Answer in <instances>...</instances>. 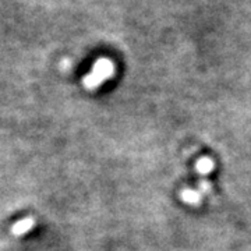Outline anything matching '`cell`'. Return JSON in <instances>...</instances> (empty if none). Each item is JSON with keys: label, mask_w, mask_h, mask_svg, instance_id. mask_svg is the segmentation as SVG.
<instances>
[{"label": "cell", "mask_w": 251, "mask_h": 251, "mask_svg": "<svg viewBox=\"0 0 251 251\" xmlns=\"http://www.w3.org/2000/svg\"><path fill=\"white\" fill-rule=\"evenodd\" d=\"M113 74H115V66H113L112 60L102 57V59L97 60L95 64L92 66L91 72L84 77L82 84L87 90L94 91L99 88L105 81L112 78Z\"/></svg>", "instance_id": "6da1fadb"}, {"label": "cell", "mask_w": 251, "mask_h": 251, "mask_svg": "<svg viewBox=\"0 0 251 251\" xmlns=\"http://www.w3.org/2000/svg\"><path fill=\"white\" fill-rule=\"evenodd\" d=\"M34 226H35V221L32 218H24L11 226V233L14 236H23V234L31 232L34 229Z\"/></svg>", "instance_id": "7a4b0ae2"}, {"label": "cell", "mask_w": 251, "mask_h": 251, "mask_svg": "<svg viewBox=\"0 0 251 251\" xmlns=\"http://www.w3.org/2000/svg\"><path fill=\"white\" fill-rule=\"evenodd\" d=\"M181 200L187 204H198L200 200H201V193L200 191H196V190H191V188H187L181 193Z\"/></svg>", "instance_id": "3957f363"}, {"label": "cell", "mask_w": 251, "mask_h": 251, "mask_svg": "<svg viewBox=\"0 0 251 251\" xmlns=\"http://www.w3.org/2000/svg\"><path fill=\"white\" fill-rule=\"evenodd\" d=\"M196 168H197L198 173H201V175H208V173H211L212 169H214V162H212V159H209V158H201V159L197 162Z\"/></svg>", "instance_id": "277c9868"}, {"label": "cell", "mask_w": 251, "mask_h": 251, "mask_svg": "<svg viewBox=\"0 0 251 251\" xmlns=\"http://www.w3.org/2000/svg\"><path fill=\"white\" fill-rule=\"evenodd\" d=\"M209 188H211V186H209V183H208V181H201V183H200V191H201V193H206V191H209Z\"/></svg>", "instance_id": "5b68a950"}]
</instances>
